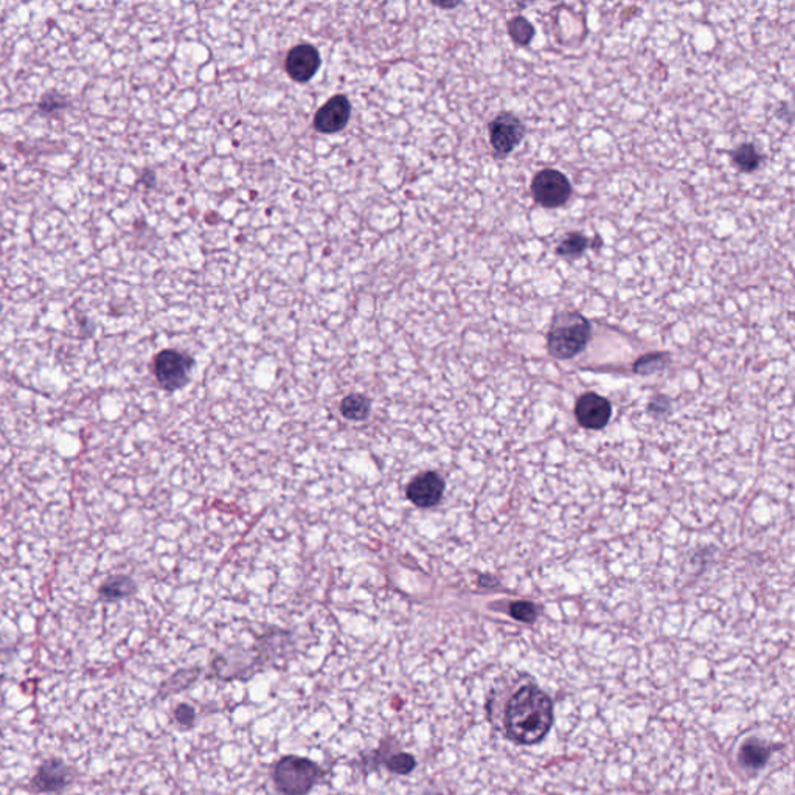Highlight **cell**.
Returning a JSON list of instances; mask_svg holds the SVG:
<instances>
[{
	"label": "cell",
	"instance_id": "6da1fadb",
	"mask_svg": "<svg viewBox=\"0 0 795 795\" xmlns=\"http://www.w3.org/2000/svg\"><path fill=\"white\" fill-rule=\"evenodd\" d=\"M553 722V702L534 685L522 687L509 699L505 710V729L517 744L543 741Z\"/></svg>",
	"mask_w": 795,
	"mask_h": 795
},
{
	"label": "cell",
	"instance_id": "7a4b0ae2",
	"mask_svg": "<svg viewBox=\"0 0 795 795\" xmlns=\"http://www.w3.org/2000/svg\"><path fill=\"white\" fill-rule=\"evenodd\" d=\"M592 325L578 311H558L547 334V348L556 359H572L585 350Z\"/></svg>",
	"mask_w": 795,
	"mask_h": 795
},
{
	"label": "cell",
	"instance_id": "3957f363",
	"mask_svg": "<svg viewBox=\"0 0 795 795\" xmlns=\"http://www.w3.org/2000/svg\"><path fill=\"white\" fill-rule=\"evenodd\" d=\"M314 761L302 757H285L274 769V782L281 795H306L321 777Z\"/></svg>",
	"mask_w": 795,
	"mask_h": 795
},
{
	"label": "cell",
	"instance_id": "277c9868",
	"mask_svg": "<svg viewBox=\"0 0 795 795\" xmlns=\"http://www.w3.org/2000/svg\"><path fill=\"white\" fill-rule=\"evenodd\" d=\"M533 199L544 209H560L572 196V184L568 175L553 168H545L534 175L530 185Z\"/></svg>",
	"mask_w": 795,
	"mask_h": 795
},
{
	"label": "cell",
	"instance_id": "5b68a950",
	"mask_svg": "<svg viewBox=\"0 0 795 795\" xmlns=\"http://www.w3.org/2000/svg\"><path fill=\"white\" fill-rule=\"evenodd\" d=\"M526 124L513 112L503 111L497 114L488 124V137L494 156L507 158L521 145L526 137Z\"/></svg>",
	"mask_w": 795,
	"mask_h": 795
},
{
	"label": "cell",
	"instance_id": "8992f818",
	"mask_svg": "<svg viewBox=\"0 0 795 795\" xmlns=\"http://www.w3.org/2000/svg\"><path fill=\"white\" fill-rule=\"evenodd\" d=\"M193 367V359L177 350H162L154 357L152 370L158 384L168 392L185 386Z\"/></svg>",
	"mask_w": 795,
	"mask_h": 795
},
{
	"label": "cell",
	"instance_id": "52a82bcc",
	"mask_svg": "<svg viewBox=\"0 0 795 795\" xmlns=\"http://www.w3.org/2000/svg\"><path fill=\"white\" fill-rule=\"evenodd\" d=\"M73 782V772L58 758L44 761L30 780V791L35 794H55L64 791Z\"/></svg>",
	"mask_w": 795,
	"mask_h": 795
},
{
	"label": "cell",
	"instance_id": "ba28073f",
	"mask_svg": "<svg viewBox=\"0 0 795 795\" xmlns=\"http://www.w3.org/2000/svg\"><path fill=\"white\" fill-rule=\"evenodd\" d=\"M321 53L311 44H298L287 52L285 71L297 82L310 81L321 69Z\"/></svg>",
	"mask_w": 795,
	"mask_h": 795
},
{
	"label": "cell",
	"instance_id": "9c48e42d",
	"mask_svg": "<svg viewBox=\"0 0 795 795\" xmlns=\"http://www.w3.org/2000/svg\"><path fill=\"white\" fill-rule=\"evenodd\" d=\"M351 105L346 95H334L316 112L314 128L322 134H336L350 122Z\"/></svg>",
	"mask_w": 795,
	"mask_h": 795
},
{
	"label": "cell",
	"instance_id": "30bf717a",
	"mask_svg": "<svg viewBox=\"0 0 795 795\" xmlns=\"http://www.w3.org/2000/svg\"><path fill=\"white\" fill-rule=\"evenodd\" d=\"M443 492H445V482L439 474L432 471L420 474L407 486V497L410 502L420 509H429L437 505L441 500Z\"/></svg>",
	"mask_w": 795,
	"mask_h": 795
},
{
	"label": "cell",
	"instance_id": "8fae6325",
	"mask_svg": "<svg viewBox=\"0 0 795 795\" xmlns=\"http://www.w3.org/2000/svg\"><path fill=\"white\" fill-rule=\"evenodd\" d=\"M577 420L586 429H603L609 423L612 409L606 398L596 393H586L577 403Z\"/></svg>",
	"mask_w": 795,
	"mask_h": 795
},
{
	"label": "cell",
	"instance_id": "7c38bea8",
	"mask_svg": "<svg viewBox=\"0 0 795 795\" xmlns=\"http://www.w3.org/2000/svg\"><path fill=\"white\" fill-rule=\"evenodd\" d=\"M134 581L124 575H114L106 579L98 587V598L101 602L114 603L132 595L135 592Z\"/></svg>",
	"mask_w": 795,
	"mask_h": 795
},
{
	"label": "cell",
	"instance_id": "4fadbf2b",
	"mask_svg": "<svg viewBox=\"0 0 795 795\" xmlns=\"http://www.w3.org/2000/svg\"><path fill=\"white\" fill-rule=\"evenodd\" d=\"M763 160H765L763 154L757 150L754 143H743L731 152V164L738 171L746 173V175L758 170Z\"/></svg>",
	"mask_w": 795,
	"mask_h": 795
},
{
	"label": "cell",
	"instance_id": "5bb4252c",
	"mask_svg": "<svg viewBox=\"0 0 795 795\" xmlns=\"http://www.w3.org/2000/svg\"><path fill=\"white\" fill-rule=\"evenodd\" d=\"M591 241L587 236L579 232H570L562 238L561 243L556 246V255L562 258H579L589 249Z\"/></svg>",
	"mask_w": 795,
	"mask_h": 795
},
{
	"label": "cell",
	"instance_id": "9a60e30c",
	"mask_svg": "<svg viewBox=\"0 0 795 795\" xmlns=\"http://www.w3.org/2000/svg\"><path fill=\"white\" fill-rule=\"evenodd\" d=\"M769 755H771V750L765 744L757 741V739H750L739 750V761L743 763L744 766L757 769V767L766 765Z\"/></svg>",
	"mask_w": 795,
	"mask_h": 795
},
{
	"label": "cell",
	"instance_id": "2e32d148",
	"mask_svg": "<svg viewBox=\"0 0 795 795\" xmlns=\"http://www.w3.org/2000/svg\"><path fill=\"white\" fill-rule=\"evenodd\" d=\"M340 412H342V415L346 416V420L363 422V420L369 416L370 401L363 395H350V397H346L342 401Z\"/></svg>",
	"mask_w": 795,
	"mask_h": 795
},
{
	"label": "cell",
	"instance_id": "e0dca14e",
	"mask_svg": "<svg viewBox=\"0 0 795 795\" xmlns=\"http://www.w3.org/2000/svg\"><path fill=\"white\" fill-rule=\"evenodd\" d=\"M507 31H509V38L517 46H528L536 33L532 22L524 16H515V18L509 19Z\"/></svg>",
	"mask_w": 795,
	"mask_h": 795
},
{
	"label": "cell",
	"instance_id": "ac0fdd59",
	"mask_svg": "<svg viewBox=\"0 0 795 795\" xmlns=\"http://www.w3.org/2000/svg\"><path fill=\"white\" fill-rule=\"evenodd\" d=\"M69 106H71V101L65 95L59 94L58 90H48L39 99L38 111L42 117H53V115H58L61 112H64Z\"/></svg>",
	"mask_w": 795,
	"mask_h": 795
},
{
	"label": "cell",
	"instance_id": "d6986e66",
	"mask_svg": "<svg viewBox=\"0 0 795 795\" xmlns=\"http://www.w3.org/2000/svg\"><path fill=\"white\" fill-rule=\"evenodd\" d=\"M668 363L667 353H651L642 356L634 363V370L640 374H651L663 369Z\"/></svg>",
	"mask_w": 795,
	"mask_h": 795
},
{
	"label": "cell",
	"instance_id": "ffe728a7",
	"mask_svg": "<svg viewBox=\"0 0 795 795\" xmlns=\"http://www.w3.org/2000/svg\"><path fill=\"white\" fill-rule=\"evenodd\" d=\"M386 766L389 767V771H392L393 774L406 775V774H410V772L415 769L416 761L412 755L395 754L387 758Z\"/></svg>",
	"mask_w": 795,
	"mask_h": 795
},
{
	"label": "cell",
	"instance_id": "44dd1931",
	"mask_svg": "<svg viewBox=\"0 0 795 795\" xmlns=\"http://www.w3.org/2000/svg\"><path fill=\"white\" fill-rule=\"evenodd\" d=\"M509 614L513 615L516 620L533 623L538 617V609L530 602H516L511 604Z\"/></svg>",
	"mask_w": 795,
	"mask_h": 795
},
{
	"label": "cell",
	"instance_id": "7402d4cb",
	"mask_svg": "<svg viewBox=\"0 0 795 795\" xmlns=\"http://www.w3.org/2000/svg\"><path fill=\"white\" fill-rule=\"evenodd\" d=\"M175 720L182 724H192L194 720V712L188 705H179L175 710Z\"/></svg>",
	"mask_w": 795,
	"mask_h": 795
},
{
	"label": "cell",
	"instance_id": "603a6c76",
	"mask_svg": "<svg viewBox=\"0 0 795 795\" xmlns=\"http://www.w3.org/2000/svg\"><path fill=\"white\" fill-rule=\"evenodd\" d=\"M433 5L439 6V8H443V10H452V8H456V6L460 5L458 2H452V4H443V2H433Z\"/></svg>",
	"mask_w": 795,
	"mask_h": 795
},
{
	"label": "cell",
	"instance_id": "cb8c5ba5",
	"mask_svg": "<svg viewBox=\"0 0 795 795\" xmlns=\"http://www.w3.org/2000/svg\"><path fill=\"white\" fill-rule=\"evenodd\" d=\"M426 795H440V794H426Z\"/></svg>",
	"mask_w": 795,
	"mask_h": 795
}]
</instances>
